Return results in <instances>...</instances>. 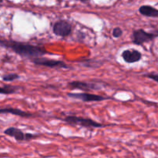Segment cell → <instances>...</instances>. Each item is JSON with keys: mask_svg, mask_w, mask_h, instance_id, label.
<instances>
[{"mask_svg": "<svg viewBox=\"0 0 158 158\" xmlns=\"http://www.w3.org/2000/svg\"><path fill=\"white\" fill-rule=\"evenodd\" d=\"M0 46L7 49H10L15 53L20 56L29 58L30 60L36 57H42L45 54H52L46 50L43 46L25 43L23 42H17L14 40H0Z\"/></svg>", "mask_w": 158, "mask_h": 158, "instance_id": "obj_1", "label": "cell"}, {"mask_svg": "<svg viewBox=\"0 0 158 158\" xmlns=\"http://www.w3.org/2000/svg\"><path fill=\"white\" fill-rule=\"evenodd\" d=\"M67 124L73 125V126H80L82 127L86 128H100L105 127V125L101 124L99 122L95 121L89 118H83L81 117H77L75 115L66 116L63 119H62Z\"/></svg>", "mask_w": 158, "mask_h": 158, "instance_id": "obj_2", "label": "cell"}, {"mask_svg": "<svg viewBox=\"0 0 158 158\" xmlns=\"http://www.w3.org/2000/svg\"><path fill=\"white\" fill-rule=\"evenodd\" d=\"M158 37V32H148L143 29L134 30L132 33V42L134 44L140 46L143 43L152 41Z\"/></svg>", "mask_w": 158, "mask_h": 158, "instance_id": "obj_3", "label": "cell"}, {"mask_svg": "<svg viewBox=\"0 0 158 158\" xmlns=\"http://www.w3.org/2000/svg\"><path fill=\"white\" fill-rule=\"evenodd\" d=\"M32 63L36 66H43L49 68H60V69H69V66L62 60H53L46 57H36L31 60Z\"/></svg>", "mask_w": 158, "mask_h": 158, "instance_id": "obj_4", "label": "cell"}, {"mask_svg": "<svg viewBox=\"0 0 158 158\" xmlns=\"http://www.w3.org/2000/svg\"><path fill=\"white\" fill-rule=\"evenodd\" d=\"M67 97H69V98L80 100L83 102H100L112 99L109 97H103L98 94H89V93H68Z\"/></svg>", "mask_w": 158, "mask_h": 158, "instance_id": "obj_5", "label": "cell"}, {"mask_svg": "<svg viewBox=\"0 0 158 158\" xmlns=\"http://www.w3.org/2000/svg\"><path fill=\"white\" fill-rule=\"evenodd\" d=\"M52 32L56 36H69L72 32V26L66 20H59L54 23L52 26Z\"/></svg>", "mask_w": 158, "mask_h": 158, "instance_id": "obj_6", "label": "cell"}, {"mask_svg": "<svg viewBox=\"0 0 158 158\" xmlns=\"http://www.w3.org/2000/svg\"><path fill=\"white\" fill-rule=\"evenodd\" d=\"M68 87L71 89H80V90L88 92L91 90H97L100 89V85L94 83H87V82L82 81H72L68 83Z\"/></svg>", "mask_w": 158, "mask_h": 158, "instance_id": "obj_7", "label": "cell"}, {"mask_svg": "<svg viewBox=\"0 0 158 158\" xmlns=\"http://www.w3.org/2000/svg\"><path fill=\"white\" fill-rule=\"evenodd\" d=\"M123 60L127 63H135L140 61L142 58V53L137 49H126L121 54Z\"/></svg>", "mask_w": 158, "mask_h": 158, "instance_id": "obj_8", "label": "cell"}, {"mask_svg": "<svg viewBox=\"0 0 158 158\" xmlns=\"http://www.w3.org/2000/svg\"><path fill=\"white\" fill-rule=\"evenodd\" d=\"M4 134L9 137H13L16 141L26 140V134H24L21 130L17 127H8L4 131Z\"/></svg>", "mask_w": 158, "mask_h": 158, "instance_id": "obj_9", "label": "cell"}, {"mask_svg": "<svg viewBox=\"0 0 158 158\" xmlns=\"http://www.w3.org/2000/svg\"><path fill=\"white\" fill-rule=\"evenodd\" d=\"M12 114V115L19 116V117H26V118H30V117H35V116L34 114H30V113L25 112V111L21 110L19 109H16V108H0V114Z\"/></svg>", "mask_w": 158, "mask_h": 158, "instance_id": "obj_10", "label": "cell"}, {"mask_svg": "<svg viewBox=\"0 0 158 158\" xmlns=\"http://www.w3.org/2000/svg\"><path fill=\"white\" fill-rule=\"evenodd\" d=\"M139 12L141 15L151 18H157L158 9L151 6H142L139 9Z\"/></svg>", "mask_w": 158, "mask_h": 158, "instance_id": "obj_11", "label": "cell"}, {"mask_svg": "<svg viewBox=\"0 0 158 158\" xmlns=\"http://www.w3.org/2000/svg\"><path fill=\"white\" fill-rule=\"evenodd\" d=\"M20 89V86H13V85H5V86L0 87V94H4V95H9V94H15L19 89Z\"/></svg>", "mask_w": 158, "mask_h": 158, "instance_id": "obj_12", "label": "cell"}, {"mask_svg": "<svg viewBox=\"0 0 158 158\" xmlns=\"http://www.w3.org/2000/svg\"><path fill=\"white\" fill-rule=\"evenodd\" d=\"M20 78V76L17 73H8L5 74L2 77L3 81L5 82H12L15 80H18Z\"/></svg>", "mask_w": 158, "mask_h": 158, "instance_id": "obj_13", "label": "cell"}, {"mask_svg": "<svg viewBox=\"0 0 158 158\" xmlns=\"http://www.w3.org/2000/svg\"><path fill=\"white\" fill-rule=\"evenodd\" d=\"M112 35L114 38H120L123 35V30L120 27H115L113 29Z\"/></svg>", "mask_w": 158, "mask_h": 158, "instance_id": "obj_14", "label": "cell"}, {"mask_svg": "<svg viewBox=\"0 0 158 158\" xmlns=\"http://www.w3.org/2000/svg\"><path fill=\"white\" fill-rule=\"evenodd\" d=\"M146 77L148 78L151 79V80H154V81L157 82L158 83V74H155V73H149V74H147Z\"/></svg>", "mask_w": 158, "mask_h": 158, "instance_id": "obj_15", "label": "cell"}, {"mask_svg": "<svg viewBox=\"0 0 158 158\" xmlns=\"http://www.w3.org/2000/svg\"><path fill=\"white\" fill-rule=\"evenodd\" d=\"M38 134H31V133H26V141H29V140H32V139L35 138V137H38Z\"/></svg>", "mask_w": 158, "mask_h": 158, "instance_id": "obj_16", "label": "cell"}, {"mask_svg": "<svg viewBox=\"0 0 158 158\" xmlns=\"http://www.w3.org/2000/svg\"><path fill=\"white\" fill-rule=\"evenodd\" d=\"M80 1H82V2H86V1H89V0H80Z\"/></svg>", "mask_w": 158, "mask_h": 158, "instance_id": "obj_17", "label": "cell"}, {"mask_svg": "<svg viewBox=\"0 0 158 158\" xmlns=\"http://www.w3.org/2000/svg\"><path fill=\"white\" fill-rule=\"evenodd\" d=\"M3 1V0H0V2H2Z\"/></svg>", "mask_w": 158, "mask_h": 158, "instance_id": "obj_18", "label": "cell"}]
</instances>
